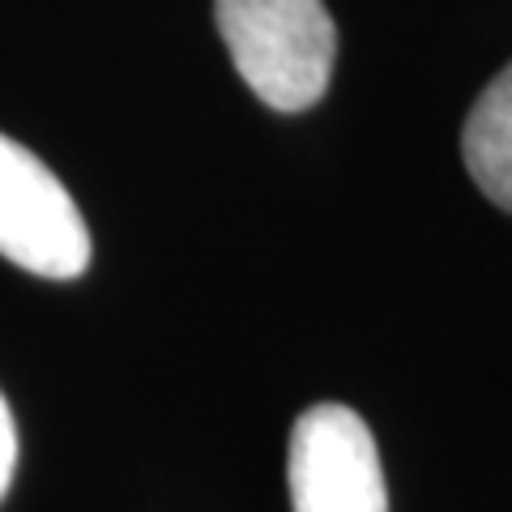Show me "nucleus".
I'll return each instance as SVG.
<instances>
[{
  "label": "nucleus",
  "instance_id": "1",
  "mask_svg": "<svg viewBox=\"0 0 512 512\" xmlns=\"http://www.w3.org/2000/svg\"><path fill=\"white\" fill-rule=\"evenodd\" d=\"M222 43L248 90L274 111L325 99L338 30L325 0H214Z\"/></svg>",
  "mask_w": 512,
  "mask_h": 512
},
{
  "label": "nucleus",
  "instance_id": "2",
  "mask_svg": "<svg viewBox=\"0 0 512 512\" xmlns=\"http://www.w3.org/2000/svg\"><path fill=\"white\" fill-rule=\"evenodd\" d=\"M0 256L26 274L69 282L90 265V231L52 167L0 133Z\"/></svg>",
  "mask_w": 512,
  "mask_h": 512
},
{
  "label": "nucleus",
  "instance_id": "3",
  "mask_svg": "<svg viewBox=\"0 0 512 512\" xmlns=\"http://www.w3.org/2000/svg\"><path fill=\"white\" fill-rule=\"evenodd\" d=\"M286 487L295 512H389L380 448L350 406H308L291 427Z\"/></svg>",
  "mask_w": 512,
  "mask_h": 512
},
{
  "label": "nucleus",
  "instance_id": "4",
  "mask_svg": "<svg viewBox=\"0 0 512 512\" xmlns=\"http://www.w3.org/2000/svg\"><path fill=\"white\" fill-rule=\"evenodd\" d=\"M461 158L483 197L512 214V64L470 107L461 128Z\"/></svg>",
  "mask_w": 512,
  "mask_h": 512
},
{
  "label": "nucleus",
  "instance_id": "5",
  "mask_svg": "<svg viewBox=\"0 0 512 512\" xmlns=\"http://www.w3.org/2000/svg\"><path fill=\"white\" fill-rule=\"evenodd\" d=\"M13 466H18V423H13V410L0 393V500L13 483Z\"/></svg>",
  "mask_w": 512,
  "mask_h": 512
}]
</instances>
